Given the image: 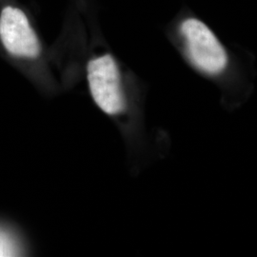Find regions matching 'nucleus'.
I'll return each mask as SVG.
<instances>
[{
  "mask_svg": "<svg viewBox=\"0 0 257 257\" xmlns=\"http://www.w3.org/2000/svg\"><path fill=\"white\" fill-rule=\"evenodd\" d=\"M4 1H7V0H0V3H1V2H4Z\"/></svg>",
  "mask_w": 257,
  "mask_h": 257,
  "instance_id": "obj_5",
  "label": "nucleus"
},
{
  "mask_svg": "<svg viewBox=\"0 0 257 257\" xmlns=\"http://www.w3.org/2000/svg\"><path fill=\"white\" fill-rule=\"evenodd\" d=\"M87 81L92 99L109 115L118 114L125 108V97L118 65L110 55L92 57L87 64Z\"/></svg>",
  "mask_w": 257,
  "mask_h": 257,
  "instance_id": "obj_3",
  "label": "nucleus"
},
{
  "mask_svg": "<svg viewBox=\"0 0 257 257\" xmlns=\"http://www.w3.org/2000/svg\"><path fill=\"white\" fill-rule=\"evenodd\" d=\"M0 49L24 72L41 61L44 48L34 21L16 0L0 3Z\"/></svg>",
  "mask_w": 257,
  "mask_h": 257,
  "instance_id": "obj_1",
  "label": "nucleus"
},
{
  "mask_svg": "<svg viewBox=\"0 0 257 257\" xmlns=\"http://www.w3.org/2000/svg\"><path fill=\"white\" fill-rule=\"evenodd\" d=\"M20 252L19 246L6 230L0 229V256H15Z\"/></svg>",
  "mask_w": 257,
  "mask_h": 257,
  "instance_id": "obj_4",
  "label": "nucleus"
},
{
  "mask_svg": "<svg viewBox=\"0 0 257 257\" xmlns=\"http://www.w3.org/2000/svg\"><path fill=\"white\" fill-rule=\"evenodd\" d=\"M177 25L185 54L195 69L210 76L219 75L227 69L228 53L219 38L203 20L187 16Z\"/></svg>",
  "mask_w": 257,
  "mask_h": 257,
  "instance_id": "obj_2",
  "label": "nucleus"
}]
</instances>
